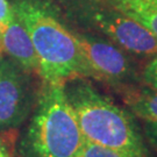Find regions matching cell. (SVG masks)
<instances>
[{"instance_id":"cell-3","label":"cell","mask_w":157,"mask_h":157,"mask_svg":"<svg viewBox=\"0 0 157 157\" xmlns=\"http://www.w3.org/2000/svg\"><path fill=\"white\" fill-rule=\"evenodd\" d=\"M84 142L63 85L43 84L23 141L30 157H77Z\"/></svg>"},{"instance_id":"cell-8","label":"cell","mask_w":157,"mask_h":157,"mask_svg":"<svg viewBox=\"0 0 157 157\" xmlns=\"http://www.w3.org/2000/svg\"><path fill=\"white\" fill-rule=\"evenodd\" d=\"M130 112L143 121L157 122V90L150 87H129L121 92Z\"/></svg>"},{"instance_id":"cell-5","label":"cell","mask_w":157,"mask_h":157,"mask_svg":"<svg viewBox=\"0 0 157 157\" xmlns=\"http://www.w3.org/2000/svg\"><path fill=\"white\" fill-rule=\"evenodd\" d=\"M37 98L30 72L11 58H0V132L19 128L34 111Z\"/></svg>"},{"instance_id":"cell-7","label":"cell","mask_w":157,"mask_h":157,"mask_svg":"<svg viewBox=\"0 0 157 157\" xmlns=\"http://www.w3.org/2000/svg\"><path fill=\"white\" fill-rule=\"evenodd\" d=\"M0 35L4 52L10 56L12 61L28 72L37 73L39 62L32 39L15 13Z\"/></svg>"},{"instance_id":"cell-4","label":"cell","mask_w":157,"mask_h":157,"mask_svg":"<svg viewBox=\"0 0 157 157\" xmlns=\"http://www.w3.org/2000/svg\"><path fill=\"white\" fill-rule=\"evenodd\" d=\"M76 37L83 63L84 78L105 83L120 93L135 86L134 82L137 79V75L124 50L109 40L93 35L76 34Z\"/></svg>"},{"instance_id":"cell-11","label":"cell","mask_w":157,"mask_h":157,"mask_svg":"<svg viewBox=\"0 0 157 157\" xmlns=\"http://www.w3.org/2000/svg\"><path fill=\"white\" fill-rule=\"evenodd\" d=\"M17 140V129L0 132V157H17L15 144Z\"/></svg>"},{"instance_id":"cell-12","label":"cell","mask_w":157,"mask_h":157,"mask_svg":"<svg viewBox=\"0 0 157 157\" xmlns=\"http://www.w3.org/2000/svg\"><path fill=\"white\" fill-rule=\"evenodd\" d=\"M141 78L148 87L157 90V55L147 63L142 71Z\"/></svg>"},{"instance_id":"cell-10","label":"cell","mask_w":157,"mask_h":157,"mask_svg":"<svg viewBox=\"0 0 157 157\" xmlns=\"http://www.w3.org/2000/svg\"><path fill=\"white\" fill-rule=\"evenodd\" d=\"M77 157H135L130 154L124 151L113 149L108 147L97 144L94 142H91L84 139L83 146L80 148L78 156Z\"/></svg>"},{"instance_id":"cell-2","label":"cell","mask_w":157,"mask_h":157,"mask_svg":"<svg viewBox=\"0 0 157 157\" xmlns=\"http://www.w3.org/2000/svg\"><path fill=\"white\" fill-rule=\"evenodd\" d=\"M12 8L32 39L39 62L37 75L43 84L64 85L71 79L84 78L76 34L40 1L17 0Z\"/></svg>"},{"instance_id":"cell-15","label":"cell","mask_w":157,"mask_h":157,"mask_svg":"<svg viewBox=\"0 0 157 157\" xmlns=\"http://www.w3.org/2000/svg\"><path fill=\"white\" fill-rule=\"evenodd\" d=\"M4 48H2V41H1V35H0V58L4 57Z\"/></svg>"},{"instance_id":"cell-13","label":"cell","mask_w":157,"mask_h":157,"mask_svg":"<svg viewBox=\"0 0 157 157\" xmlns=\"http://www.w3.org/2000/svg\"><path fill=\"white\" fill-rule=\"evenodd\" d=\"M13 15H14L13 8L7 2V0H0V34L4 32V29L11 21Z\"/></svg>"},{"instance_id":"cell-9","label":"cell","mask_w":157,"mask_h":157,"mask_svg":"<svg viewBox=\"0 0 157 157\" xmlns=\"http://www.w3.org/2000/svg\"><path fill=\"white\" fill-rule=\"evenodd\" d=\"M112 7L134 19L157 37V0H107Z\"/></svg>"},{"instance_id":"cell-14","label":"cell","mask_w":157,"mask_h":157,"mask_svg":"<svg viewBox=\"0 0 157 157\" xmlns=\"http://www.w3.org/2000/svg\"><path fill=\"white\" fill-rule=\"evenodd\" d=\"M144 132H146V135L148 137V141L150 142V144L157 150V122L146 121Z\"/></svg>"},{"instance_id":"cell-1","label":"cell","mask_w":157,"mask_h":157,"mask_svg":"<svg viewBox=\"0 0 157 157\" xmlns=\"http://www.w3.org/2000/svg\"><path fill=\"white\" fill-rule=\"evenodd\" d=\"M63 87L85 140L135 157H148L143 136L128 112L86 78L71 79Z\"/></svg>"},{"instance_id":"cell-6","label":"cell","mask_w":157,"mask_h":157,"mask_svg":"<svg viewBox=\"0 0 157 157\" xmlns=\"http://www.w3.org/2000/svg\"><path fill=\"white\" fill-rule=\"evenodd\" d=\"M87 17L98 32L122 50L140 56L154 57L157 55L156 36L141 23L114 7H92L87 12Z\"/></svg>"}]
</instances>
